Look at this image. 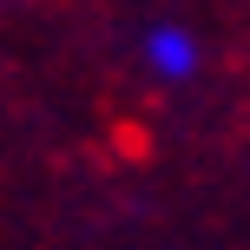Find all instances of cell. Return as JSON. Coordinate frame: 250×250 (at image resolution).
Masks as SVG:
<instances>
[{
  "instance_id": "obj_1",
  "label": "cell",
  "mask_w": 250,
  "mask_h": 250,
  "mask_svg": "<svg viewBox=\"0 0 250 250\" xmlns=\"http://www.w3.org/2000/svg\"><path fill=\"white\" fill-rule=\"evenodd\" d=\"M145 66L178 86V79L198 73V40H191L185 26H151V33H145Z\"/></svg>"
}]
</instances>
